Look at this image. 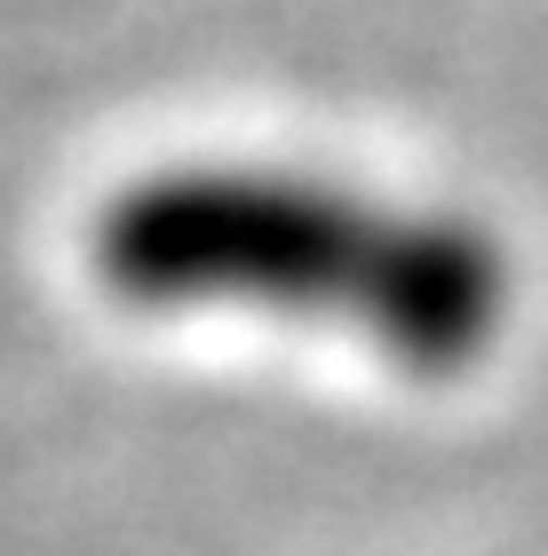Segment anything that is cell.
<instances>
[{
  "label": "cell",
  "instance_id": "1",
  "mask_svg": "<svg viewBox=\"0 0 548 556\" xmlns=\"http://www.w3.org/2000/svg\"><path fill=\"white\" fill-rule=\"evenodd\" d=\"M95 270L143 311L327 318L406 366H469L509 311L501 247L477 223L286 167H167L112 191Z\"/></svg>",
  "mask_w": 548,
  "mask_h": 556
}]
</instances>
